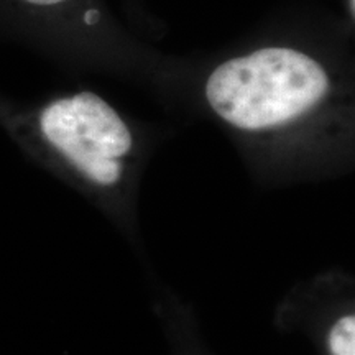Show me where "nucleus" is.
Returning a JSON list of instances; mask_svg holds the SVG:
<instances>
[{"label": "nucleus", "instance_id": "obj_1", "mask_svg": "<svg viewBox=\"0 0 355 355\" xmlns=\"http://www.w3.org/2000/svg\"><path fill=\"white\" fill-rule=\"evenodd\" d=\"M321 61L291 46H263L222 61L204 84L212 114L245 133H275L313 121L336 101Z\"/></svg>", "mask_w": 355, "mask_h": 355}, {"label": "nucleus", "instance_id": "obj_4", "mask_svg": "<svg viewBox=\"0 0 355 355\" xmlns=\"http://www.w3.org/2000/svg\"><path fill=\"white\" fill-rule=\"evenodd\" d=\"M24 6L42 12H56L60 8L68 7L73 0H19Z\"/></svg>", "mask_w": 355, "mask_h": 355}, {"label": "nucleus", "instance_id": "obj_2", "mask_svg": "<svg viewBox=\"0 0 355 355\" xmlns=\"http://www.w3.org/2000/svg\"><path fill=\"white\" fill-rule=\"evenodd\" d=\"M15 122L97 188L121 183L135 148L132 128L122 115L91 91L55 97L20 114Z\"/></svg>", "mask_w": 355, "mask_h": 355}, {"label": "nucleus", "instance_id": "obj_3", "mask_svg": "<svg viewBox=\"0 0 355 355\" xmlns=\"http://www.w3.org/2000/svg\"><path fill=\"white\" fill-rule=\"evenodd\" d=\"M331 355H355V318L344 316L329 332Z\"/></svg>", "mask_w": 355, "mask_h": 355}]
</instances>
